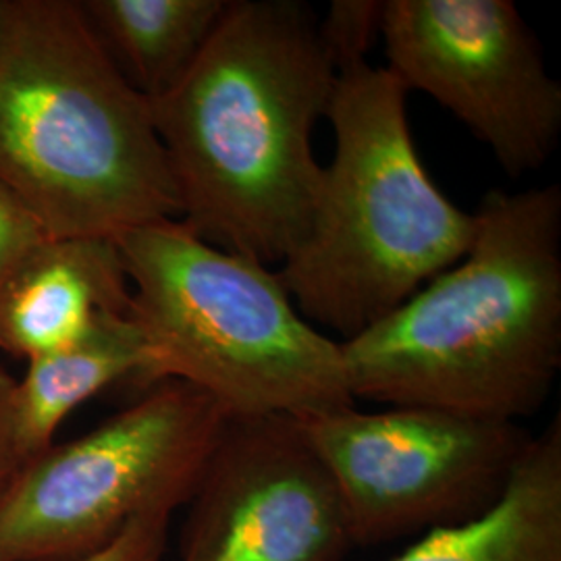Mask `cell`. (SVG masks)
<instances>
[{"label":"cell","mask_w":561,"mask_h":561,"mask_svg":"<svg viewBox=\"0 0 561 561\" xmlns=\"http://www.w3.org/2000/svg\"><path fill=\"white\" fill-rule=\"evenodd\" d=\"M335 80L308 2L229 0L185 76L148 101L180 221L225 252L287 261L314 221L322 164L312 131Z\"/></svg>","instance_id":"cell-1"},{"label":"cell","mask_w":561,"mask_h":561,"mask_svg":"<svg viewBox=\"0 0 561 561\" xmlns=\"http://www.w3.org/2000/svg\"><path fill=\"white\" fill-rule=\"evenodd\" d=\"M460 261L352 340L354 401L518 422L561 366V190H491Z\"/></svg>","instance_id":"cell-2"},{"label":"cell","mask_w":561,"mask_h":561,"mask_svg":"<svg viewBox=\"0 0 561 561\" xmlns=\"http://www.w3.org/2000/svg\"><path fill=\"white\" fill-rule=\"evenodd\" d=\"M0 178L46 238L117 240L181 219L150 102L121 76L80 2L4 0Z\"/></svg>","instance_id":"cell-3"},{"label":"cell","mask_w":561,"mask_h":561,"mask_svg":"<svg viewBox=\"0 0 561 561\" xmlns=\"http://www.w3.org/2000/svg\"><path fill=\"white\" fill-rule=\"evenodd\" d=\"M408 90L368 60L337 71L314 221L277 271L310 324L352 340L454 266L472 245L474 213L443 196L410 134Z\"/></svg>","instance_id":"cell-4"},{"label":"cell","mask_w":561,"mask_h":561,"mask_svg":"<svg viewBox=\"0 0 561 561\" xmlns=\"http://www.w3.org/2000/svg\"><path fill=\"white\" fill-rule=\"evenodd\" d=\"M148 343L141 387L181 381L229 419L306 421L354 405L340 341L306 321L277 271L161 221L117 240Z\"/></svg>","instance_id":"cell-5"},{"label":"cell","mask_w":561,"mask_h":561,"mask_svg":"<svg viewBox=\"0 0 561 561\" xmlns=\"http://www.w3.org/2000/svg\"><path fill=\"white\" fill-rule=\"evenodd\" d=\"M229 414L161 381L96 428L25 461L0 507V561H81L194 497Z\"/></svg>","instance_id":"cell-6"},{"label":"cell","mask_w":561,"mask_h":561,"mask_svg":"<svg viewBox=\"0 0 561 561\" xmlns=\"http://www.w3.org/2000/svg\"><path fill=\"white\" fill-rule=\"evenodd\" d=\"M300 424L340 491L354 547L479 518L530 442L518 422L405 405H352Z\"/></svg>","instance_id":"cell-7"},{"label":"cell","mask_w":561,"mask_h":561,"mask_svg":"<svg viewBox=\"0 0 561 561\" xmlns=\"http://www.w3.org/2000/svg\"><path fill=\"white\" fill-rule=\"evenodd\" d=\"M387 69L439 102L512 178L541 169L561 134V85L512 0H387Z\"/></svg>","instance_id":"cell-8"},{"label":"cell","mask_w":561,"mask_h":561,"mask_svg":"<svg viewBox=\"0 0 561 561\" xmlns=\"http://www.w3.org/2000/svg\"><path fill=\"white\" fill-rule=\"evenodd\" d=\"M180 561H343L340 491L289 416L229 419L190 500Z\"/></svg>","instance_id":"cell-9"},{"label":"cell","mask_w":561,"mask_h":561,"mask_svg":"<svg viewBox=\"0 0 561 561\" xmlns=\"http://www.w3.org/2000/svg\"><path fill=\"white\" fill-rule=\"evenodd\" d=\"M134 306L115 240L46 238L0 287V350L34 360Z\"/></svg>","instance_id":"cell-10"},{"label":"cell","mask_w":561,"mask_h":561,"mask_svg":"<svg viewBox=\"0 0 561 561\" xmlns=\"http://www.w3.org/2000/svg\"><path fill=\"white\" fill-rule=\"evenodd\" d=\"M393 561H561V422L530 437L500 502Z\"/></svg>","instance_id":"cell-11"},{"label":"cell","mask_w":561,"mask_h":561,"mask_svg":"<svg viewBox=\"0 0 561 561\" xmlns=\"http://www.w3.org/2000/svg\"><path fill=\"white\" fill-rule=\"evenodd\" d=\"M148 362V343L134 306L104 312L78 340L27 362L11 396L13 428L23 458L32 460L46 451L62 421L113 382L136 379L141 385Z\"/></svg>","instance_id":"cell-12"},{"label":"cell","mask_w":561,"mask_h":561,"mask_svg":"<svg viewBox=\"0 0 561 561\" xmlns=\"http://www.w3.org/2000/svg\"><path fill=\"white\" fill-rule=\"evenodd\" d=\"M229 0H85L81 11L121 76L154 101L198 59Z\"/></svg>","instance_id":"cell-13"},{"label":"cell","mask_w":561,"mask_h":561,"mask_svg":"<svg viewBox=\"0 0 561 561\" xmlns=\"http://www.w3.org/2000/svg\"><path fill=\"white\" fill-rule=\"evenodd\" d=\"M382 2L333 0L321 20V36L337 71L366 62L375 42L381 38Z\"/></svg>","instance_id":"cell-14"},{"label":"cell","mask_w":561,"mask_h":561,"mask_svg":"<svg viewBox=\"0 0 561 561\" xmlns=\"http://www.w3.org/2000/svg\"><path fill=\"white\" fill-rule=\"evenodd\" d=\"M42 240H46V233L41 225L0 178V287L21 259Z\"/></svg>","instance_id":"cell-15"},{"label":"cell","mask_w":561,"mask_h":561,"mask_svg":"<svg viewBox=\"0 0 561 561\" xmlns=\"http://www.w3.org/2000/svg\"><path fill=\"white\" fill-rule=\"evenodd\" d=\"M171 516H146L129 524L117 541L81 561H162Z\"/></svg>","instance_id":"cell-16"},{"label":"cell","mask_w":561,"mask_h":561,"mask_svg":"<svg viewBox=\"0 0 561 561\" xmlns=\"http://www.w3.org/2000/svg\"><path fill=\"white\" fill-rule=\"evenodd\" d=\"M13 382L15 379L0 368V507L18 479L23 463L27 461L20 451L15 428H13V412H11Z\"/></svg>","instance_id":"cell-17"},{"label":"cell","mask_w":561,"mask_h":561,"mask_svg":"<svg viewBox=\"0 0 561 561\" xmlns=\"http://www.w3.org/2000/svg\"><path fill=\"white\" fill-rule=\"evenodd\" d=\"M2 13H4V0H0V21H2Z\"/></svg>","instance_id":"cell-18"}]
</instances>
